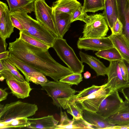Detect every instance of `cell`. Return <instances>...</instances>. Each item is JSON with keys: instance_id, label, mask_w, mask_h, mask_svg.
Masks as SVG:
<instances>
[{"instance_id": "1", "label": "cell", "mask_w": 129, "mask_h": 129, "mask_svg": "<svg viewBox=\"0 0 129 129\" xmlns=\"http://www.w3.org/2000/svg\"><path fill=\"white\" fill-rule=\"evenodd\" d=\"M10 53L45 76L58 81L73 73L71 70L56 61L51 56L49 49L32 46L19 38L9 43Z\"/></svg>"}, {"instance_id": "2", "label": "cell", "mask_w": 129, "mask_h": 129, "mask_svg": "<svg viewBox=\"0 0 129 129\" xmlns=\"http://www.w3.org/2000/svg\"><path fill=\"white\" fill-rule=\"evenodd\" d=\"M21 23L24 28L22 31L52 47L55 38L41 23L24 12L10 13Z\"/></svg>"}, {"instance_id": "3", "label": "cell", "mask_w": 129, "mask_h": 129, "mask_svg": "<svg viewBox=\"0 0 129 129\" xmlns=\"http://www.w3.org/2000/svg\"><path fill=\"white\" fill-rule=\"evenodd\" d=\"M38 108L35 104L18 101L7 104H0V122H8L15 119L28 118L34 115Z\"/></svg>"}, {"instance_id": "4", "label": "cell", "mask_w": 129, "mask_h": 129, "mask_svg": "<svg viewBox=\"0 0 129 129\" xmlns=\"http://www.w3.org/2000/svg\"><path fill=\"white\" fill-rule=\"evenodd\" d=\"M52 48L73 73L81 74L83 72L84 65L78 59L66 40L59 37L56 38Z\"/></svg>"}, {"instance_id": "5", "label": "cell", "mask_w": 129, "mask_h": 129, "mask_svg": "<svg viewBox=\"0 0 129 129\" xmlns=\"http://www.w3.org/2000/svg\"><path fill=\"white\" fill-rule=\"evenodd\" d=\"M85 18L82 38H102L107 35L108 25L103 13L90 15L86 13Z\"/></svg>"}, {"instance_id": "6", "label": "cell", "mask_w": 129, "mask_h": 129, "mask_svg": "<svg viewBox=\"0 0 129 129\" xmlns=\"http://www.w3.org/2000/svg\"><path fill=\"white\" fill-rule=\"evenodd\" d=\"M41 85V89L46 91L47 95L52 99L53 104L58 108H61L58 99H68L74 96L76 92H79L72 88L70 85L59 81H49Z\"/></svg>"}, {"instance_id": "7", "label": "cell", "mask_w": 129, "mask_h": 129, "mask_svg": "<svg viewBox=\"0 0 129 129\" xmlns=\"http://www.w3.org/2000/svg\"><path fill=\"white\" fill-rule=\"evenodd\" d=\"M34 12L37 20L43 24L55 38L58 37L53 19L52 8L48 5L45 0H35Z\"/></svg>"}, {"instance_id": "8", "label": "cell", "mask_w": 129, "mask_h": 129, "mask_svg": "<svg viewBox=\"0 0 129 129\" xmlns=\"http://www.w3.org/2000/svg\"><path fill=\"white\" fill-rule=\"evenodd\" d=\"M0 75L2 80L6 79L12 93L18 98L24 99L30 96L29 93L32 88L29 82L26 80L19 81L6 70L0 71Z\"/></svg>"}, {"instance_id": "9", "label": "cell", "mask_w": 129, "mask_h": 129, "mask_svg": "<svg viewBox=\"0 0 129 129\" xmlns=\"http://www.w3.org/2000/svg\"><path fill=\"white\" fill-rule=\"evenodd\" d=\"M119 61H110L107 67L108 80L106 84L109 93L128 85L127 82L123 79L120 72L119 65Z\"/></svg>"}, {"instance_id": "10", "label": "cell", "mask_w": 129, "mask_h": 129, "mask_svg": "<svg viewBox=\"0 0 129 129\" xmlns=\"http://www.w3.org/2000/svg\"><path fill=\"white\" fill-rule=\"evenodd\" d=\"M109 93L106 83L99 90L76 102L83 110L96 112L102 101Z\"/></svg>"}, {"instance_id": "11", "label": "cell", "mask_w": 129, "mask_h": 129, "mask_svg": "<svg viewBox=\"0 0 129 129\" xmlns=\"http://www.w3.org/2000/svg\"><path fill=\"white\" fill-rule=\"evenodd\" d=\"M124 101L116 90L109 93L101 102L97 113L107 118L117 110Z\"/></svg>"}, {"instance_id": "12", "label": "cell", "mask_w": 129, "mask_h": 129, "mask_svg": "<svg viewBox=\"0 0 129 129\" xmlns=\"http://www.w3.org/2000/svg\"><path fill=\"white\" fill-rule=\"evenodd\" d=\"M77 45L79 49L99 51L114 47L108 37L102 38H79Z\"/></svg>"}, {"instance_id": "13", "label": "cell", "mask_w": 129, "mask_h": 129, "mask_svg": "<svg viewBox=\"0 0 129 129\" xmlns=\"http://www.w3.org/2000/svg\"><path fill=\"white\" fill-rule=\"evenodd\" d=\"M9 10L7 5L0 2V37L4 43L7 44L6 39L10 37L14 27L11 21Z\"/></svg>"}, {"instance_id": "14", "label": "cell", "mask_w": 129, "mask_h": 129, "mask_svg": "<svg viewBox=\"0 0 129 129\" xmlns=\"http://www.w3.org/2000/svg\"><path fill=\"white\" fill-rule=\"evenodd\" d=\"M82 117L92 129H110L115 125L108 118H105L96 112L83 110Z\"/></svg>"}, {"instance_id": "15", "label": "cell", "mask_w": 129, "mask_h": 129, "mask_svg": "<svg viewBox=\"0 0 129 129\" xmlns=\"http://www.w3.org/2000/svg\"><path fill=\"white\" fill-rule=\"evenodd\" d=\"M52 14L59 37L63 38L64 35L69 30L72 23L71 15L53 10H52Z\"/></svg>"}, {"instance_id": "16", "label": "cell", "mask_w": 129, "mask_h": 129, "mask_svg": "<svg viewBox=\"0 0 129 129\" xmlns=\"http://www.w3.org/2000/svg\"><path fill=\"white\" fill-rule=\"evenodd\" d=\"M118 18L122 23V34L129 41V2L128 0H117Z\"/></svg>"}, {"instance_id": "17", "label": "cell", "mask_w": 129, "mask_h": 129, "mask_svg": "<svg viewBox=\"0 0 129 129\" xmlns=\"http://www.w3.org/2000/svg\"><path fill=\"white\" fill-rule=\"evenodd\" d=\"M28 128L33 129H56L59 121L53 115L38 118H28Z\"/></svg>"}, {"instance_id": "18", "label": "cell", "mask_w": 129, "mask_h": 129, "mask_svg": "<svg viewBox=\"0 0 129 129\" xmlns=\"http://www.w3.org/2000/svg\"><path fill=\"white\" fill-rule=\"evenodd\" d=\"M108 37L123 59L129 62V41L127 38L122 34L118 35L111 34Z\"/></svg>"}, {"instance_id": "19", "label": "cell", "mask_w": 129, "mask_h": 129, "mask_svg": "<svg viewBox=\"0 0 129 129\" xmlns=\"http://www.w3.org/2000/svg\"><path fill=\"white\" fill-rule=\"evenodd\" d=\"M79 54L81 61L88 64L96 72L97 76H105L107 73V67L96 58L80 51Z\"/></svg>"}, {"instance_id": "20", "label": "cell", "mask_w": 129, "mask_h": 129, "mask_svg": "<svg viewBox=\"0 0 129 129\" xmlns=\"http://www.w3.org/2000/svg\"><path fill=\"white\" fill-rule=\"evenodd\" d=\"M108 118L114 125L129 124V102L125 100L119 109Z\"/></svg>"}, {"instance_id": "21", "label": "cell", "mask_w": 129, "mask_h": 129, "mask_svg": "<svg viewBox=\"0 0 129 129\" xmlns=\"http://www.w3.org/2000/svg\"><path fill=\"white\" fill-rule=\"evenodd\" d=\"M103 14L111 29L118 17L117 0H105Z\"/></svg>"}, {"instance_id": "22", "label": "cell", "mask_w": 129, "mask_h": 129, "mask_svg": "<svg viewBox=\"0 0 129 129\" xmlns=\"http://www.w3.org/2000/svg\"><path fill=\"white\" fill-rule=\"evenodd\" d=\"M8 4L10 13L24 12L31 13L34 12L35 0H6Z\"/></svg>"}, {"instance_id": "23", "label": "cell", "mask_w": 129, "mask_h": 129, "mask_svg": "<svg viewBox=\"0 0 129 129\" xmlns=\"http://www.w3.org/2000/svg\"><path fill=\"white\" fill-rule=\"evenodd\" d=\"M81 4L77 0H57L53 3L52 10L71 15Z\"/></svg>"}, {"instance_id": "24", "label": "cell", "mask_w": 129, "mask_h": 129, "mask_svg": "<svg viewBox=\"0 0 129 129\" xmlns=\"http://www.w3.org/2000/svg\"><path fill=\"white\" fill-rule=\"evenodd\" d=\"M8 60L13 64L24 75L25 80L29 82L28 74L31 72L37 71L36 70L19 59L10 53Z\"/></svg>"}, {"instance_id": "25", "label": "cell", "mask_w": 129, "mask_h": 129, "mask_svg": "<svg viewBox=\"0 0 129 129\" xmlns=\"http://www.w3.org/2000/svg\"><path fill=\"white\" fill-rule=\"evenodd\" d=\"M95 54L97 56L109 61H121L123 59L118 51L114 47L98 51Z\"/></svg>"}, {"instance_id": "26", "label": "cell", "mask_w": 129, "mask_h": 129, "mask_svg": "<svg viewBox=\"0 0 129 129\" xmlns=\"http://www.w3.org/2000/svg\"><path fill=\"white\" fill-rule=\"evenodd\" d=\"M83 13L87 12L95 13L104 10V5L102 0H83Z\"/></svg>"}, {"instance_id": "27", "label": "cell", "mask_w": 129, "mask_h": 129, "mask_svg": "<svg viewBox=\"0 0 129 129\" xmlns=\"http://www.w3.org/2000/svg\"><path fill=\"white\" fill-rule=\"evenodd\" d=\"M28 118L22 117L15 119L8 122H0V128L28 127Z\"/></svg>"}, {"instance_id": "28", "label": "cell", "mask_w": 129, "mask_h": 129, "mask_svg": "<svg viewBox=\"0 0 129 129\" xmlns=\"http://www.w3.org/2000/svg\"><path fill=\"white\" fill-rule=\"evenodd\" d=\"M19 35V38L32 46L44 50L49 49L51 48L46 44L22 31H20Z\"/></svg>"}, {"instance_id": "29", "label": "cell", "mask_w": 129, "mask_h": 129, "mask_svg": "<svg viewBox=\"0 0 129 129\" xmlns=\"http://www.w3.org/2000/svg\"><path fill=\"white\" fill-rule=\"evenodd\" d=\"M29 81L37 85H42L49 82L45 76L42 73L38 71L31 72L28 74Z\"/></svg>"}, {"instance_id": "30", "label": "cell", "mask_w": 129, "mask_h": 129, "mask_svg": "<svg viewBox=\"0 0 129 129\" xmlns=\"http://www.w3.org/2000/svg\"><path fill=\"white\" fill-rule=\"evenodd\" d=\"M83 110L76 102L72 103L67 109V112L73 117V118L79 119L83 118Z\"/></svg>"}, {"instance_id": "31", "label": "cell", "mask_w": 129, "mask_h": 129, "mask_svg": "<svg viewBox=\"0 0 129 129\" xmlns=\"http://www.w3.org/2000/svg\"><path fill=\"white\" fill-rule=\"evenodd\" d=\"M64 129H92L91 126L87 123L83 118L79 119L73 118L72 121L68 125L65 126L62 128Z\"/></svg>"}, {"instance_id": "32", "label": "cell", "mask_w": 129, "mask_h": 129, "mask_svg": "<svg viewBox=\"0 0 129 129\" xmlns=\"http://www.w3.org/2000/svg\"><path fill=\"white\" fill-rule=\"evenodd\" d=\"M82 79L81 74L73 73L64 77L59 81L67 83L71 85H78L82 81Z\"/></svg>"}, {"instance_id": "33", "label": "cell", "mask_w": 129, "mask_h": 129, "mask_svg": "<svg viewBox=\"0 0 129 129\" xmlns=\"http://www.w3.org/2000/svg\"><path fill=\"white\" fill-rule=\"evenodd\" d=\"M83 7L81 4L78 6L71 14V21L79 20L84 22L85 16L86 13L83 11Z\"/></svg>"}, {"instance_id": "34", "label": "cell", "mask_w": 129, "mask_h": 129, "mask_svg": "<svg viewBox=\"0 0 129 129\" xmlns=\"http://www.w3.org/2000/svg\"><path fill=\"white\" fill-rule=\"evenodd\" d=\"M123 28V25L119 19L117 18L112 28L111 29L112 34L118 35L121 34Z\"/></svg>"}, {"instance_id": "35", "label": "cell", "mask_w": 129, "mask_h": 129, "mask_svg": "<svg viewBox=\"0 0 129 129\" xmlns=\"http://www.w3.org/2000/svg\"><path fill=\"white\" fill-rule=\"evenodd\" d=\"M119 65L121 75L123 79L127 82V70L123 60L120 61Z\"/></svg>"}, {"instance_id": "36", "label": "cell", "mask_w": 129, "mask_h": 129, "mask_svg": "<svg viewBox=\"0 0 129 129\" xmlns=\"http://www.w3.org/2000/svg\"><path fill=\"white\" fill-rule=\"evenodd\" d=\"M10 17L13 26L18 29L20 31H23L24 28L23 25L20 21L10 13Z\"/></svg>"}, {"instance_id": "37", "label": "cell", "mask_w": 129, "mask_h": 129, "mask_svg": "<svg viewBox=\"0 0 129 129\" xmlns=\"http://www.w3.org/2000/svg\"><path fill=\"white\" fill-rule=\"evenodd\" d=\"M7 70L19 81H25L23 76L20 73L16 67Z\"/></svg>"}, {"instance_id": "38", "label": "cell", "mask_w": 129, "mask_h": 129, "mask_svg": "<svg viewBox=\"0 0 129 129\" xmlns=\"http://www.w3.org/2000/svg\"><path fill=\"white\" fill-rule=\"evenodd\" d=\"M120 90L125 100L129 102V85L122 88Z\"/></svg>"}, {"instance_id": "39", "label": "cell", "mask_w": 129, "mask_h": 129, "mask_svg": "<svg viewBox=\"0 0 129 129\" xmlns=\"http://www.w3.org/2000/svg\"><path fill=\"white\" fill-rule=\"evenodd\" d=\"M7 88L4 89L0 88V101H3L7 99L8 93L6 91Z\"/></svg>"}, {"instance_id": "40", "label": "cell", "mask_w": 129, "mask_h": 129, "mask_svg": "<svg viewBox=\"0 0 129 129\" xmlns=\"http://www.w3.org/2000/svg\"><path fill=\"white\" fill-rule=\"evenodd\" d=\"M10 54L9 51L7 50L0 53V60L7 59Z\"/></svg>"}, {"instance_id": "41", "label": "cell", "mask_w": 129, "mask_h": 129, "mask_svg": "<svg viewBox=\"0 0 129 129\" xmlns=\"http://www.w3.org/2000/svg\"><path fill=\"white\" fill-rule=\"evenodd\" d=\"M129 129V124L122 125H115L111 127L110 129Z\"/></svg>"}, {"instance_id": "42", "label": "cell", "mask_w": 129, "mask_h": 129, "mask_svg": "<svg viewBox=\"0 0 129 129\" xmlns=\"http://www.w3.org/2000/svg\"><path fill=\"white\" fill-rule=\"evenodd\" d=\"M122 60L126 68L127 75V82L128 85H129V62L123 59Z\"/></svg>"}, {"instance_id": "43", "label": "cell", "mask_w": 129, "mask_h": 129, "mask_svg": "<svg viewBox=\"0 0 129 129\" xmlns=\"http://www.w3.org/2000/svg\"><path fill=\"white\" fill-rule=\"evenodd\" d=\"M84 78L86 79L89 78L91 76L90 73L88 71H86L83 74Z\"/></svg>"}, {"instance_id": "44", "label": "cell", "mask_w": 129, "mask_h": 129, "mask_svg": "<svg viewBox=\"0 0 129 129\" xmlns=\"http://www.w3.org/2000/svg\"><path fill=\"white\" fill-rule=\"evenodd\" d=\"M6 70L1 60H0V71Z\"/></svg>"}, {"instance_id": "45", "label": "cell", "mask_w": 129, "mask_h": 129, "mask_svg": "<svg viewBox=\"0 0 129 129\" xmlns=\"http://www.w3.org/2000/svg\"><path fill=\"white\" fill-rule=\"evenodd\" d=\"M104 4H105V0H102Z\"/></svg>"}, {"instance_id": "46", "label": "cell", "mask_w": 129, "mask_h": 129, "mask_svg": "<svg viewBox=\"0 0 129 129\" xmlns=\"http://www.w3.org/2000/svg\"><path fill=\"white\" fill-rule=\"evenodd\" d=\"M128 0V1H129V0Z\"/></svg>"}]
</instances>
